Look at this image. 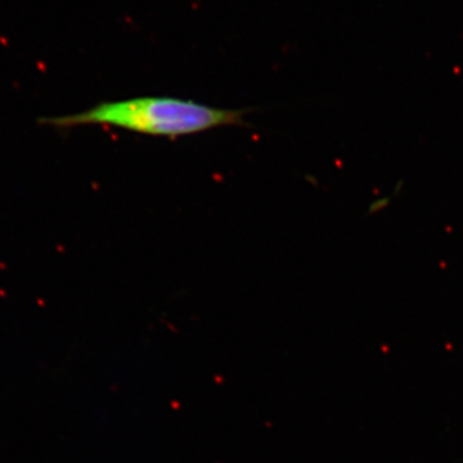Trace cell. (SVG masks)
Returning a JSON list of instances; mask_svg holds the SVG:
<instances>
[{"label":"cell","mask_w":463,"mask_h":463,"mask_svg":"<svg viewBox=\"0 0 463 463\" xmlns=\"http://www.w3.org/2000/svg\"><path fill=\"white\" fill-rule=\"evenodd\" d=\"M246 109H225L201 105L194 100L167 97H141L102 102L79 114L51 120L61 128L100 125L145 136L179 137L207 132L215 128L245 125Z\"/></svg>","instance_id":"6da1fadb"}]
</instances>
